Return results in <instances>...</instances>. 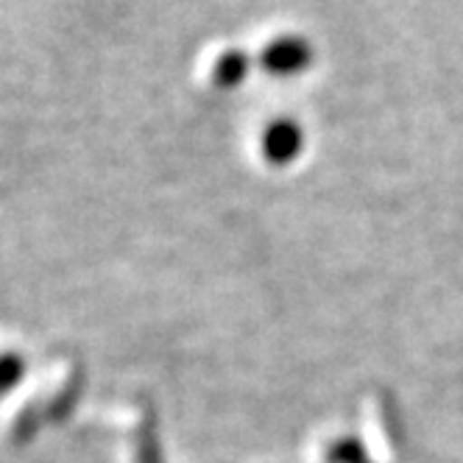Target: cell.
Listing matches in <instances>:
<instances>
[{
    "instance_id": "3",
    "label": "cell",
    "mask_w": 463,
    "mask_h": 463,
    "mask_svg": "<svg viewBox=\"0 0 463 463\" xmlns=\"http://www.w3.org/2000/svg\"><path fill=\"white\" fill-rule=\"evenodd\" d=\"M246 73H249V56L238 48L223 51L213 64V81L218 87H235L246 79Z\"/></svg>"
},
{
    "instance_id": "1",
    "label": "cell",
    "mask_w": 463,
    "mask_h": 463,
    "mask_svg": "<svg viewBox=\"0 0 463 463\" xmlns=\"http://www.w3.org/2000/svg\"><path fill=\"white\" fill-rule=\"evenodd\" d=\"M313 53L302 37H277L260 51V68L271 76H296L310 64Z\"/></svg>"
},
{
    "instance_id": "2",
    "label": "cell",
    "mask_w": 463,
    "mask_h": 463,
    "mask_svg": "<svg viewBox=\"0 0 463 463\" xmlns=\"http://www.w3.org/2000/svg\"><path fill=\"white\" fill-rule=\"evenodd\" d=\"M299 148H302V131L290 120H274L262 131V154L277 165L293 159L299 154Z\"/></svg>"
}]
</instances>
